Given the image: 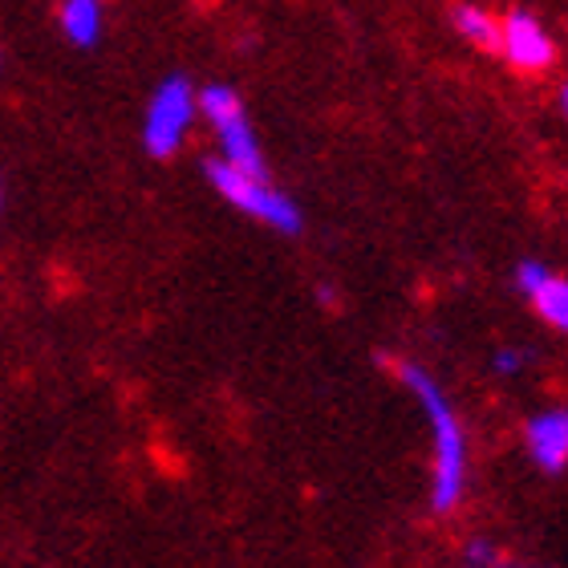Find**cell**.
<instances>
[{
    "label": "cell",
    "instance_id": "1",
    "mask_svg": "<svg viewBox=\"0 0 568 568\" xmlns=\"http://www.w3.org/2000/svg\"><path fill=\"white\" fill-rule=\"evenodd\" d=\"M394 374L406 390L415 394L418 406L430 418V435H435V479H430V511L447 516L463 504L467 491V435L463 423L450 406L447 390L435 382L430 369H423L418 362H394Z\"/></svg>",
    "mask_w": 568,
    "mask_h": 568
},
{
    "label": "cell",
    "instance_id": "4",
    "mask_svg": "<svg viewBox=\"0 0 568 568\" xmlns=\"http://www.w3.org/2000/svg\"><path fill=\"white\" fill-rule=\"evenodd\" d=\"M200 90L191 85L187 73H166L154 85L142 110V151L151 159H175L187 142L191 126L200 119Z\"/></svg>",
    "mask_w": 568,
    "mask_h": 568
},
{
    "label": "cell",
    "instance_id": "7",
    "mask_svg": "<svg viewBox=\"0 0 568 568\" xmlns=\"http://www.w3.org/2000/svg\"><path fill=\"white\" fill-rule=\"evenodd\" d=\"M524 443H528V455L545 475H560L568 467V410H540V415L528 418L524 426Z\"/></svg>",
    "mask_w": 568,
    "mask_h": 568
},
{
    "label": "cell",
    "instance_id": "12",
    "mask_svg": "<svg viewBox=\"0 0 568 568\" xmlns=\"http://www.w3.org/2000/svg\"><path fill=\"white\" fill-rule=\"evenodd\" d=\"M557 106H560V114L568 119V78L560 82V94H557Z\"/></svg>",
    "mask_w": 568,
    "mask_h": 568
},
{
    "label": "cell",
    "instance_id": "6",
    "mask_svg": "<svg viewBox=\"0 0 568 568\" xmlns=\"http://www.w3.org/2000/svg\"><path fill=\"white\" fill-rule=\"evenodd\" d=\"M511 284L532 301L536 317L552 325L557 333H568V276L552 273L545 261H520Z\"/></svg>",
    "mask_w": 568,
    "mask_h": 568
},
{
    "label": "cell",
    "instance_id": "11",
    "mask_svg": "<svg viewBox=\"0 0 568 568\" xmlns=\"http://www.w3.org/2000/svg\"><path fill=\"white\" fill-rule=\"evenodd\" d=\"M524 362H528V354H524V349H511V345H504V349L491 354V369H496L499 378H516L524 369Z\"/></svg>",
    "mask_w": 568,
    "mask_h": 568
},
{
    "label": "cell",
    "instance_id": "10",
    "mask_svg": "<svg viewBox=\"0 0 568 568\" xmlns=\"http://www.w3.org/2000/svg\"><path fill=\"white\" fill-rule=\"evenodd\" d=\"M463 565L467 568H504V557L496 552V545H487V540H471L467 552H463Z\"/></svg>",
    "mask_w": 568,
    "mask_h": 568
},
{
    "label": "cell",
    "instance_id": "13",
    "mask_svg": "<svg viewBox=\"0 0 568 568\" xmlns=\"http://www.w3.org/2000/svg\"><path fill=\"white\" fill-rule=\"evenodd\" d=\"M0 207H4V187H0Z\"/></svg>",
    "mask_w": 568,
    "mask_h": 568
},
{
    "label": "cell",
    "instance_id": "5",
    "mask_svg": "<svg viewBox=\"0 0 568 568\" xmlns=\"http://www.w3.org/2000/svg\"><path fill=\"white\" fill-rule=\"evenodd\" d=\"M496 53L508 70L536 78L557 65V41L548 33V24L528 9H511L499 17V41Z\"/></svg>",
    "mask_w": 568,
    "mask_h": 568
},
{
    "label": "cell",
    "instance_id": "8",
    "mask_svg": "<svg viewBox=\"0 0 568 568\" xmlns=\"http://www.w3.org/2000/svg\"><path fill=\"white\" fill-rule=\"evenodd\" d=\"M58 24L70 45L94 49L106 29V0H61Z\"/></svg>",
    "mask_w": 568,
    "mask_h": 568
},
{
    "label": "cell",
    "instance_id": "2",
    "mask_svg": "<svg viewBox=\"0 0 568 568\" xmlns=\"http://www.w3.org/2000/svg\"><path fill=\"white\" fill-rule=\"evenodd\" d=\"M203 179L212 183V191L224 203H232L236 212L252 215L256 224L273 227L281 236H301L305 232V215L296 207L293 195H284L268 175H248V171H236L232 163H224L220 154L203 159Z\"/></svg>",
    "mask_w": 568,
    "mask_h": 568
},
{
    "label": "cell",
    "instance_id": "9",
    "mask_svg": "<svg viewBox=\"0 0 568 568\" xmlns=\"http://www.w3.org/2000/svg\"><path fill=\"white\" fill-rule=\"evenodd\" d=\"M450 29L467 41V45H479V49H491L496 53V41H499V17L496 12H487L484 4H471V0H455L450 4Z\"/></svg>",
    "mask_w": 568,
    "mask_h": 568
},
{
    "label": "cell",
    "instance_id": "3",
    "mask_svg": "<svg viewBox=\"0 0 568 568\" xmlns=\"http://www.w3.org/2000/svg\"><path fill=\"white\" fill-rule=\"evenodd\" d=\"M200 119L207 122V131L215 139V154L232 163L236 171H248V175H268V159L261 151V139L252 131L248 114H244V98H240L236 85L212 82L200 85Z\"/></svg>",
    "mask_w": 568,
    "mask_h": 568
}]
</instances>
